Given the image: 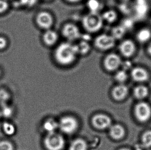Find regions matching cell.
I'll return each mask as SVG.
<instances>
[{
    "label": "cell",
    "mask_w": 151,
    "mask_h": 150,
    "mask_svg": "<svg viewBox=\"0 0 151 150\" xmlns=\"http://www.w3.org/2000/svg\"><path fill=\"white\" fill-rule=\"evenodd\" d=\"M2 129L4 134L8 136H13L16 132V126L10 122H4L2 124Z\"/></svg>",
    "instance_id": "22"
},
{
    "label": "cell",
    "mask_w": 151,
    "mask_h": 150,
    "mask_svg": "<svg viewBox=\"0 0 151 150\" xmlns=\"http://www.w3.org/2000/svg\"><path fill=\"white\" fill-rule=\"evenodd\" d=\"M78 56L76 44L66 41L57 45L53 52L54 61L63 66L73 64Z\"/></svg>",
    "instance_id": "1"
},
{
    "label": "cell",
    "mask_w": 151,
    "mask_h": 150,
    "mask_svg": "<svg viewBox=\"0 0 151 150\" xmlns=\"http://www.w3.org/2000/svg\"><path fill=\"white\" fill-rule=\"evenodd\" d=\"M44 144L48 150H61L65 146V139L60 134L56 132L47 133Z\"/></svg>",
    "instance_id": "6"
},
{
    "label": "cell",
    "mask_w": 151,
    "mask_h": 150,
    "mask_svg": "<svg viewBox=\"0 0 151 150\" xmlns=\"http://www.w3.org/2000/svg\"><path fill=\"white\" fill-rule=\"evenodd\" d=\"M64 1L69 4H75L82 2L83 0H64Z\"/></svg>",
    "instance_id": "33"
},
{
    "label": "cell",
    "mask_w": 151,
    "mask_h": 150,
    "mask_svg": "<svg viewBox=\"0 0 151 150\" xmlns=\"http://www.w3.org/2000/svg\"><path fill=\"white\" fill-rule=\"evenodd\" d=\"M42 1H43L44 2H50L51 1H52V0H42Z\"/></svg>",
    "instance_id": "35"
},
{
    "label": "cell",
    "mask_w": 151,
    "mask_h": 150,
    "mask_svg": "<svg viewBox=\"0 0 151 150\" xmlns=\"http://www.w3.org/2000/svg\"><path fill=\"white\" fill-rule=\"evenodd\" d=\"M76 45L78 56H86L91 52V45L89 42L80 40V41Z\"/></svg>",
    "instance_id": "16"
},
{
    "label": "cell",
    "mask_w": 151,
    "mask_h": 150,
    "mask_svg": "<svg viewBox=\"0 0 151 150\" xmlns=\"http://www.w3.org/2000/svg\"><path fill=\"white\" fill-rule=\"evenodd\" d=\"M88 145L85 140L81 138L74 140L70 146L69 150H87Z\"/></svg>",
    "instance_id": "21"
},
{
    "label": "cell",
    "mask_w": 151,
    "mask_h": 150,
    "mask_svg": "<svg viewBox=\"0 0 151 150\" xmlns=\"http://www.w3.org/2000/svg\"><path fill=\"white\" fill-rule=\"evenodd\" d=\"M61 34L66 41L72 43L80 40L82 34L79 27L73 22L65 23L61 27Z\"/></svg>",
    "instance_id": "4"
},
{
    "label": "cell",
    "mask_w": 151,
    "mask_h": 150,
    "mask_svg": "<svg viewBox=\"0 0 151 150\" xmlns=\"http://www.w3.org/2000/svg\"><path fill=\"white\" fill-rule=\"evenodd\" d=\"M143 146L149 148L151 146V131H149L143 134L142 138Z\"/></svg>",
    "instance_id": "28"
},
{
    "label": "cell",
    "mask_w": 151,
    "mask_h": 150,
    "mask_svg": "<svg viewBox=\"0 0 151 150\" xmlns=\"http://www.w3.org/2000/svg\"><path fill=\"white\" fill-rule=\"evenodd\" d=\"M122 61L120 55L115 53H108L103 59V66L107 71H116L121 66Z\"/></svg>",
    "instance_id": "7"
},
{
    "label": "cell",
    "mask_w": 151,
    "mask_h": 150,
    "mask_svg": "<svg viewBox=\"0 0 151 150\" xmlns=\"http://www.w3.org/2000/svg\"><path fill=\"white\" fill-rule=\"evenodd\" d=\"M127 31V29L122 25H118L112 27L110 34L116 40H119L123 38Z\"/></svg>",
    "instance_id": "19"
},
{
    "label": "cell",
    "mask_w": 151,
    "mask_h": 150,
    "mask_svg": "<svg viewBox=\"0 0 151 150\" xmlns=\"http://www.w3.org/2000/svg\"><path fill=\"white\" fill-rule=\"evenodd\" d=\"M128 78V75L127 71L123 69L116 71L114 75V79L119 83H122L127 80Z\"/></svg>",
    "instance_id": "26"
},
{
    "label": "cell",
    "mask_w": 151,
    "mask_h": 150,
    "mask_svg": "<svg viewBox=\"0 0 151 150\" xmlns=\"http://www.w3.org/2000/svg\"><path fill=\"white\" fill-rule=\"evenodd\" d=\"M129 150V149H128L123 148V149H120V150Z\"/></svg>",
    "instance_id": "36"
},
{
    "label": "cell",
    "mask_w": 151,
    "mask_h": 150,
    "mask_svg": "<svg viewBox=\"0 0 151 150\" xmlns=\"http://www.w3.org/2000/svg\"><path fill=\"white\" fill-rule=\"evenodd\" d=\"M121 67H122V69L124 70L125 71H127V70L131 69V68H132V63L129 60L122 61Z\"/></svg>",
    "instance_id": "31"
},
{
    "label": "cell",
    "mask_w": 151,
    "mask_h": 150,
    "mask_svg": "<svg viewBox=\"0 0 151 150\" xmlns=\"http://www.w3.org/2000/svg\"><path fill=\"white\" fill-rule=\"evenodd\" d=\"M118 49L121 56L129 58L135 54L136 47L133 40L127 39L122 40L119 45Z\"/></svg>",
    "instance_id": "9"
},
{
    "label": "cell",
    "mask_w": 151,
    "mask_h": 150,
    "mask_svg": "<svg viewBox=\"0 0 151 150\" xmlns=\"http://www.w3.org/2000/svg\"><path fill=\"white\" fill-rule=\"evenodd\" d=\"M7 40L5 38L0 37V49H5L7 45Z\"/></svg>",
    "instance_id": "32"
},
{
    "label": "cell",
    "mask_w": 151,
    "mask_h": 150,
    "mask_svg": "<svg viewBox=\"0 0 151 150\" xmlns=\"http://www.w3.org/2000/svg\"><path fill=\"white\" fill-rule=\"evenodd\" d=\"M43 127L47 133H53L58 128V123L53 119H49L44 122Z\"/></svg>",
    "instance_id": "24"
},
{
    "label": "cell",
    "mask_w": 151,
    "mask_h": 150,
    "mask_svg": "<svg viewBox=\"0 0 151 150\" xmlns=\"http://www.w3.org/2000/svg\"><path fill=\"white\" fill-rule=\"evenodd\" d=\"M121 24L127 31L133 28L134 25V22L132 19L126 18L123 20Z\"/></svg>",
    "instance_id": "29"
},
{
    "label": "cell",
    "mask_w": 151,
    "mask_h": 150,
    "mask_svg": "<svg viewBox=\"0 0 151 150\" xmlns=\"http://www.w3.org/2000/svg\"><path fill=\"white\" fill-rule=\"evenodd\" d=\"M135 113L136 117L139 121H146L151 116V108L145 102H140L136 106Z\"/></svg>",
    "instance_id": "12"
},
{
    "label": "cell",
    "mask_w": 151,
    "mask_h": 150,
    "mask_svg": "<svg viewBox=\"0 0 151 150\" xmlns=\"http://www.w3.org/2000/svg\"><path fill=\"white\" fill-rule=\"evenodd\" d=\"M151 37V32L147 29H141L138 31L136 35L137 40L140 43H145L150 40Z\"/></svg>",
    "instance_id": "23"
},
{
    "label": "cell",
    "mask_w": 151,
    "mask_h": 150,
    "mask_svg": "<svg viewBox=\"0 0 151 150\" xmlns=\"http://www.w3.org/2000/svg\"><path fill=\"white\" fill-rule=\"evenodd\" d=\"M148 89L147 88L142 85L138 86L136 87L134 90V95L138 99H142L147 95Z\"/></svg>",
    "instance_id": "25"
},
{
    "label": "cell",
    "mask_w": 151,
    "mask_h": 150,
    "mask_svg": "<svg viewBox=\"0 0 151 150\" xmlns=\"http://www.w3.org/2000/svg\"><path fill=\"white\" fill-rule=\"evenodd\" d=\"M14 144L8 140H0V150H14Z\"/></svg>",
    "instance_id": "27"
},
{
    "label": "cell",
    "mask_w": 151,
    "mask_h": 150,
    "mask_svg": "<svg viewBox=\"0 0 151 150\" xmlns=\"http://www.w3.org/2000/svg\"><path fill=\"white\" fill-rule=\"evenodd\" d=\"M35 23L38 27L46 31L52 29L55 23V18L53 14L47 10H41L35 16Z\"/></svg>",
    "instance_id": "5"
},
{
    "label": "cell",
    "mask_w": 151,
    "mask_h": 150,
    "mask_svg": "<svg viewBox=\"0 0 151 150\" xmlns=\"http://www.w3.org/2000/svg\"><path fill=\"white\" fill-rule=\"evenodd\" d=\"M116 42L110 34H101L94 39L93 45L98 51H108L116 46Z\"/></svg>",
    "instance_id": "3"
},
{
    "label": "cell",
    "mask_w": 151,
    "mask_h": 150,
    "mask_svg": "<svg viewBox=\"0 0 151 150\" xmlns=\"http://www.w3.org/2000/svg\"><path fill=\"white\" fill-rule=\"evenodd\" d=\"M120 1H121V2H126V1H127L128 0H120Z\"/></svg>",
    "instance_id": "37"
},
{
    "label": "cell",
    "mask_w": 151,
    "mask_h": 150,
    "mask_svg": "<svg viewBox=\"0 0 151 150\" xmlns=\"http://www.w3.org/2000/svg\"><path fill=\"white\" fill-rule=\"evenodd\" d=\"M8 8L9 3L7 0H0V14L6 12Z\"/></svg>",
    "instance_id": "30"
},
{
    "label": "cell",
    "mask_w": 151,
    "mask_h": 150,
    "mask_svg": "<svg viewBox=\"0 0 151 150\" xmlns=\"http://www.w3.org/2000/svg\"><path fill=\"white\" fill-rule=\"evenodd\" d=\"M104 22L100 13L88 12L82 19L83 29L89 34H94L102 29Z\"/></svg>",
    "instance_id": "2"
},
{
    "label": "cell",
    "mask_w": 151,
    "mask_h": 150,
    "mask_svg": "<svg viewBox=\"0 0 151 150\" xmlns=\"http://www.w3.org/2000/svg\"><path fill=\"white\" fill-rule=\"evenodd\" d=\"M101 16L104 23L108 24H114L118 19V12L112 9L105 10L101 14Z\"/></svg>",
    "instance_id": "17"
},
{
    "label": "cell",
    "mask_w": 151,
    "mask_h": 150,
    "mask_svg": "<svg viewBox=\"0 0 151 150\" xmlns=\"http://www.w3.org/2000/svg\"><path fill=\"white\" fill-rule=\"evenodd\" d=\"M147 53L151 56V43L148 45L147 49Z\"/></svg>",
    "instance_id": "34"
},
{
    "label": "cell",
    "mask_w": 151,
    "mask_h": 150,
    "mask_svg": "<svg viewBox=\"0 0 151 150\" xmlns=\"http://www.w3.org/2000/svg\"><path fill=\"white\" fill-rule=\"evenodd\" d=\"M128 94L127 87L122 84L116 85L112 90V94L114 99L122 100L126 97Z\"/></svg>",
    "instance_id": "15"
},
{
    "label": "cell",
    "mask_w": 151,
    "mask_h": 150,
    "mask_svg": "<svg viewBox=\"0 0 151 150\" xmlns=\"http://www.w3.org/2000/svg\"><path fill=\"white\" fill-rule=\"evenodd\" d=\"M133 7L135 16L138 19L143 18L149 10L147 0H135Z\"/></svg>",
    "instance_id": "13"
},
{
    "label": "cell",
    "mask_w": 151,
    "mask_h": 150,
    "mask_svg": "<svg viewBox=\"0 0 151 150\" xmlns=\"http://www.w3.org/2000/svg\"><path fill=\"white\" fill-rule=\"evenodd\" d=\"M111 122L110 118L103 114H96L92 119V124L95 128L99 130H104L110 128Z\"/></svg>",
    "instance_id": "11"
},
{
    "label": "cell",
    "mask_w": 151,
    "mask_h": 150,
    "mask_svg": "<svg viewBox=\"0 0 151 150\" xmlns=\"http://www.w3.org/2000/svg\"><path fill=\"white\" fill-rule=\"evenodd\" d=\"M125 130L122 126L120 124H114L109 128V134L114 139H120L125 135Z\"/></svg>",
    "instance_id": "18"
},
{
    "label": "cell",
    "mask_w": 151,
    "mask_h": 150,
    "mask_svg": "<svg viewBox=\"0 0 151 150\" xmlns=\"http://www.w3.org/2000/svg\"><path fill=\"white\" fill-rule=\"evenodd\" d=\"M59 34L56 31L52 29L43 31L41 39L45 46H54L59 40Z\"/></svg>",
    "instance_id": "10"
},
{
    "label": "cell",
    "mask_w": 151,
    "mask_h": 150,
    "mask_svg": "<svg viewBox=\"0 0 151 150\" xmlns=\"http://www.w3.org/2000/svg\"><path fill=\"white\" fill-rule=\"evenodd\" d=\"M86 7L88 9V12L100 13L103 4L101 0H87Z\"/></svg>",
    "instance_id": "20"
},
{
    "label": "cell",
    "mask_w": 151,
    "mask_h": 150,
    "mask_svg": "<svg viewBox=\"0 0 151 150\" xmlns=\"http://www.w3.org/2000/svg\"><path fill=\"white\" fill-rule=\"evenodd\" d=\"M78 126L77 120L70 116L61 118L58 123V128L65 134H73L78 129Z\"/></svg>",
    "instance_id": "8"
},
{
    "label": "cell",
    "mask_w": 151,
    "mask_h": 150,
    "mask_svg": "<svg viewBox=\"0 0 151 150\" xmlns=\"http://www.w3.org/2000/svg\"><path fill=\"white\" fill-rule=\"evenodd\" d=\"M131 74L133 80L137 82L146 81L149 78V74L147 71L142 67L133 68L131 71Z\"/></svg>",
    "instance_id": "14"
}]
</instances>
